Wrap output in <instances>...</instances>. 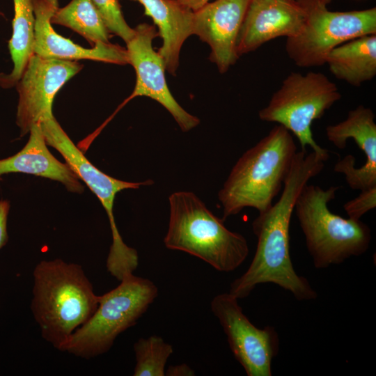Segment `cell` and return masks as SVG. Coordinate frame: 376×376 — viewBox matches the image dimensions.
Instances as JSON below:
<instances>
[{"label": "cell", "instance_id": "27", "mask_svg": "<svg viewBox=\"0 0 376 376\" xmlns=\"http://www.w3.org/2000/svg\"><path fill=\"white\" fill-rule=\"evenodd\" d=\"M178 2L184 6L185 8L192 10L196 11L205 4L209 3L210 0H178Z\"/></svg>", "mask_w": 376, "mask_h": 376}, {"label": "cell", "instance_id": "12", "mask_svg": "<svg viewBox=\"0 0 376 376\" xmlns=\"http://www.w3.org/2000/svg\"><path fill=\"white\" fill-rule=\"evenodd\" d=\"M82 68L77 61L33 54L15 86L19 95L16 123L21 136L34 125L54 116L52 107L56 93Z\"/></svg>", "mask_w": 376, "mask_h": 376}, {"label": "cell", "instance_id": "15", "mask_svg": "<svg viewBox=\"0 0 376 376\" xmlns=\"http://www.w3.org/2000/svg\"><path fill=\"white\" fill-rule=\"evenodd\" d=\"M306 19L296 0H251L237 40L239 57L279 37L294 38Z\"/></svg>", "mask_w": 376, "mask_h": 376}, {"label": "cell", "instance_id": "14", "mask_svg": "<svg viewBox=\"0 0 376 376\" xmlns=\"http://www.w3.org/2000/svg\"><path fill=\"white\" fill-rule=\"evenodd\" d=\"M250 1L216 0L194 11L192 35L209 45V59L220 73L239 58L237 40Z\"/></svg>", "mask_w": 376, "mask_h": 376}, {"label": "cell", "instance_id": "5", "mask_svg": "<svg viewBox=\"0 0 376 376\" xmlns=\"http://www.w3.org/2000/svg\"><path fill=\"white\" fill-rule=\"evenodd\" d=\"M340 189H324L306 185L295 203L294 211L305 237L307 249L315 268L324 269L366 253L372 239L364 222L343 218L331 212L329 203Z\"/></svg>", "mask_w": 376, "mask_h": 376}, {"label": "cell", "instance_id": "22", "mask_svg": "<svg viewBox=\"0 0 376 376\" xmlns=\"http://www.w3.org/2000/svg\"><path fill=\"white\" fill-rule=\"evenodd\" d=\"M136 365L134 376H164L173 346L158 336L139 338L134 344Z\"/></svg>", "mask_w": 376, "mask_h": 376}, {"label": "cell", "instance_id": "7", "mask_svg": "<svg viewBox=\"0 0 376 376\" xmlns=\"http://www.w3.org/2000/svg\"><path fill=\"white\" fill-rule=\"evenodd\" d=\"M340 98L336 84L325 75L291 72L273 93L267 105L259 111L258 116L263 121L285 127L298 139L301 150L309 146L312 151L329 157V150L315 141L311 127L314 120L321 118Z\"/></svg>", "mask_w": 376, "mask_h": 376}, {"label": "cell", "instance_id": "24", "mask_svg": "<svg viewBox=\"0 0 376 376\" xmlns=\"http://www.w3.org/2000/svg\"><path fill=\"white\" fill-rule=\"evenodd\" d=\"M376 207V186L361 190L354 198L343 205L349 218L359 220L368 212Z\"/></svg>", "mask_w": 376, "mask_h": 376}, {"label": "cell", "instance_id": "23", "mask_svg": "<svg viewBox=\"0 0 376 376\" xmlns=\"http://www.w3.org/2000/svg\"><path fill=\"white\" fill-rule=\"evenodd\" d=\"M100 13L111 34L120 37L127 42L134 36V29L125 21L119 0H91Z\"/></svg>", "mask_w": 376, "mask_h": 376}, {"label": "cell", "instance_id": "25", "mask_svg": "<svg viewBox=\"0 0 376 376\" xmlns=\"http://www.w3.org/2000/svg\"><path fill=\"white\" fill-rule=\"evenodd\" d=\"M10 210V203L7 200H0V249L7 243V219Z\"/></svg>", "mask_w": 376, "mask_h": 376}, {"label": "cell", "instance_id": "10", "mask_svg": "<svg viewBox=\"0 0 376 376\" xmlns=\"http://www.w3.org/2000/svg\"><path fill=\"white\" fill-rule=\"evenodd\" d=\"M212 313L219 320L236 360L248 376H271L272 363L279 349V335L274 327L260 329L244 314L238 299L228 293L214 297Z\"/></svg>", "mask_w": 376, "mask_h": 376}, {"label": "cell", "instance_id": "8", "mask_svg": "<svg viewBox=\"0 0 376 376\" xmlns=\"http://www.w3.org/2000/svg\"><path fill=\"white\" fill-rule=\"evenodd\" d=\"M40 125L47 145L60 152L77 178L97 197L107 214L112 235V244L107 259V271L117 280L132 274L139 265L138 252L123 242L118 232L113 214L114 201L122 190L139 189L154 182L151 180L127 182L104 173L84 156L54 116L43 120Z\"/></svg>", "mask_w": 376, "mask_h": 376}, {"label": "cell", "instance_id": "17", "mask_svg": "<svg viewBox=\"0 0 376 376\" xmlns=\"http://www.w3.org/2000/svg\"><path fill=\"white\" fill-rule=\"evenodd\" d=\"M29 133V139L20 151L0 159V177L10 173L33 175L58 181L69 191L81 194L84 187L75 173L47 148L40 124L34 125Z\"/></svg>", "mask_w": 376, "mask_h": 376}, {"label": "cell", "instance_id": "20", "mask_svg": "<svg viewBox=\"0 0 376 376\" xmlns=\"http://www.w3.org/2000/svg\"><path fill=\"white\" fill-rule=\"evenodd\" d=\"M13 1V31L8 47L13 68L8 74L0 73V86L3 88L16 86L34 54L35 16L33 0Z\"/></svg>", "mask_w": 376, "mask_h": 376}, {"label": "cell", "instance_id": "28", "mask_svg": "<svg viewBox=\"0 0 376 376\" xmlns=\"http://www.w3.org/2000/svg\"><path fill=\"white\" fill-rule=\"evenodd\" d=\"M332 1H333V0H319V1H320L321 3H322V4L325 5V6H327V4L330 3Z\"/></svg>", "mask_w": 376, "mask_h": 376}, {"label": "cell", "instance_id": "16", "mask_svg": "<svg viewBox=\"0 0 376 376\" xmlns=\"http://www.w3.org/2000/svg\"><path fill=\"white\" fill-rule=\"evenodd\" d=\"M35 16L34 54L46 58L68 61L92 60L128 64L126 49L116 44L99 42L85 48L57 33L51 19L58 8V0H33Z\"/></svg>", "mask_w": 376, "mask_h": 376}, {"label": "cell", "instance_id": "18", "mask_svg": "<svg viewBox=\"0 0 376 376\" xmlns=\"http://www.w3.org/2000/svg\"><path fill=\"white\" fill-rule=\"evenodd\" d=\"M144 8V15L152 18L158 28L162 45L158 53L166 70L175 76L179 66L180 53L185 41L192 35L194 11L178 0H132Z\"/></svg>", "mask_w": 376, "mask_h": 376}, {"label": "cell", "instance_id": "19", "mask_svg": "<svg viewBox=\"0 0 376 376\" xmlns=\"http://www.w3.org/2000/svg\"><path fill=\"white\" fill-rule=\"evenodd\" d=\"M338 79L359 87L376 75V34L350 40L334 48L326 63Z\"/></svg>", "mask_w": 376, "mask_h": 376}, {"label": "cell", "instance_id": "9", "mask_svg": "<svg viewBox=\"0 0 376 376\" xmlns=\"http://www.w3.org/2000/svg\"><path fill=\"white\" fill-rule=\"evenodd\" d=\"M306 19L301 33L286 40L285 51L301 68L321 66L336 47L356 38L376 34V8L330 11L319 0H296Z\"/></svg>", "mask_w": 376, "mask_h": 376}, {"label": "cell", "instance_id": "3", "mask_svg": "<svg viewBox=\"0 0 376 376\" xmlns=\"http://www.w3.org/2000/svg\"><path fill=\"white\" fill-rule=\"evenodd\" d=\"M33 275L32 313L42 337L61 351L95 311L99 296L78 264L61 259L42 260Z\"/></svg>", "mask_w": 376, "mask_h": 376}, {"label": "cell", "instance_id": "21", "mask_svg": "<svg viewBox=\"0 0 376 376\" xmlns=\"http://www.w3.org/2000/svg\"><path fill=\"white\" fill-rule=\"evenodd\" d=\"M51 23L72 29L93 46L109 42L111 33L91 0H71L64 7H58Z\"/></svg>", "mask_w": 376, "mask_h": 376}, {"label": "cell", "instance_id": "13", "mask_svg": "<svg viewBox=\"0 0 376 376\" xmlns=\"http://www.w3.org/2000/svg\"><path fill=\"white\" fill-rule=\"evenodd\" d=\"M373 110L359 105L350 110L345 120L326 127L327 139L343 150L349 139H352L366 155L365 163L355 167V157L347 155L334 165V171L345 176L354 190H364L376 186V123Z\"/></svg>", "mask_w": 376, "mask_h": 376}, {"label": "cell", "instance_id": "26", "mask_svg": "<svg viewBox=\"0 0 376 376\" xmlns=\"http://www.w3.org/2000/svg\"><path fill=\"white\" fill-rule=\"evenodd\" d=\"M166 376H193L195 371L187 364L181 363L175 366H170L165 370Z\"/></svg>", "mask_w": 376, "mask_h": 376}, {"label": "cell", "instance_id": "2", "mask_svg": "<svg viewBox=\"0 0 376 376\" xmlns=\"http://www.w3.org/2000/svg\"><path fill=\"white\" fill-rule=\"evenodd\" d=\"M297 152L291 132L279 124L246 150L218 192L222 219L246 207L258 213L268 210L283 187Z\"/></svg>", "mask_w": 376, "mask_h": 376}, {"label": "cell", "instance_id": "6", "mask_svg": "<svg viewBox=\"0 0 376 376\" xmlns=\"http://www.w3.org/2000/svg\"><path fill=\"white\" fill-rule=\"evenodd\" d=\"M114 289L99 296L98 306L63 345L61 351L90 359L109 351L118 336L134 325L158 295L150 280L124 277Z\"/></svg>", "mask_w": 376, "mask_h": 376}, {"label": "cell", "instance_id": "11", "mask_svg": "<svg viewBox=\"0 0 376 376\" xmlns=\"http://www.w3.org/2000/svg\"><path fill=\"white\" fill-rule=\"evenodd\" d=\"M134 29V36L126 42L125 49L128 64L136 72V84L131 95L117 109L136 97H148L162 105L182 132L191 130L199 125L200 119L182 108L168 87L164 60L152 47L158 32L153 25L147 23L139 24Z\"/></svg>", "mask_w": 376, "mask_h": 376}, {"label": "cell", "instance_id": "1", "mask_svg": "<svg viewBox=\"0 0 376 376\" xmlns=\"http://www.w3.org/2000/svg\"><path fill=\"white\" fill-rule=\"evenodd\" d=\"M329 157L301 150L295 154L279 200L259 212L252 222L258 242L246 271L234 280L229 292L248 297L259 284L272 283L290 292L299 301L318 297L308 280L295 272L290 254V225L297 199L304 187L320 174Z\"/></svg>", "mask_w": 376, "mask_h": 376}, {"label": "cell", "instance_id": "4", "mask_svg": "<svg viewBox=\"0 0 376 376\" xmlns=\"http://www.w3.org/2000/svg\"><path fill=\"white\" fill-rule=\"evenodd\" d=\"M169 203L164 238L167 249L186 252L222 272L236 269L246 260L249 251L246 238L228 229L196 194L175 191Z\"/></svg>", "mask_w": 376, "mask_h": 376}]
</instances>
